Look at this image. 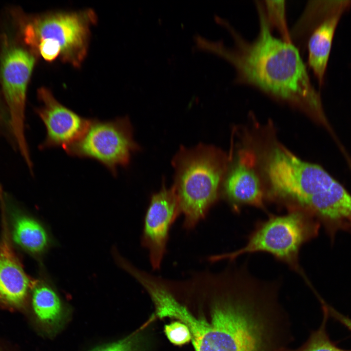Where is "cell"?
<instances>
[{
    "instance_id": "obj_18",
    "label": "cell",
    "mask_w": 351,
    "mask_h": 351,
    "mask_svg": "<svg viewBox=\"0 0 351 351\" xmlns=\"http://www.w3.org/2000/svg\"><path fill=\"white\" fill-rule=\"evenodd\" d=\"M91 351H141L140 340L133 334L118 341L96 348Z\"/></svg>"
},
{
    "instance_id": "obj_9",
    "label": "cell",
    "mask_w": 351,
    "mask_h": 351,
    "mask_svg": "<svg viewBox=\"0 0 351 351\" xmlns=\"http://www.w3.org/2000/svg\"><path fill=\"white\" fill-rule=\"evenodd\" d=\"M180 214L173 186L167 188L164 184L159 191L152 195L144 217L141 243L148 251L153 270L160 268L170 228Z\"/></svg>"
},
{
    "instance_id": "obj_19",
    "label": "cell",
    "mask_w": 351,
    "mask_h": 351,
    "mask_svg": "<svg viewBox=\"0 0 351 351\" xmlns=\"http://www.w3.org/2000/svg\"><path fill=\"white\" fill-rule=\"evenodd\" d=\"M329 313L340 322L351 332V319L339 313L331 307L327 305Z\"/></svg>"
},
{
    "instance_id": "obj_11",
    "label": "cell",
    "mask_w": 351,
    "mask_h": 351,
    "mask_svg": "<svg viewBox=\"0 0 351 351\" xmlns=\"http://www.w3.org/2000/svg\"><path fill=\"white\" fill-rule=\"evenodd\" d=\"M238 156L226 172L222 181L225 198L236 212L244 205L266 211L264 192L255 170L253 156L250 152L242 151Z\"/></svg>"
},
{
    "instance_id": "obj_7",
    "label": "cell",
    "mask_w": 351,
    "mask_h": 351,
    "mask_svg": "<svg viewBox=\"0 0 351 351\" xmlns=\"http://www.w3.org/2000/svg\"><path fill=\"white\" fill-rule=\"evenodd\" d=\"M351 2L311 1L290 31L294 44L300 46L304 41L307 45L308 63L320 85L323 82L335 29Z\"/></svg>"
},
{
    "instance_id": "obj_10",
    "label": "cell",
    "mask_w": 351,
    "mask_h": 351,
    "mask_svg": "<svg viewBox=\"0 0 351 351\" xmlns=\"http://www.w3.org/2000/svg\"><path fill=\"white\" fill-rule=\"evenodd\" d=\"M38 98L42 105L36 109V113L46 129L40 149L58 147L65 149L81 136L91 118L81 117L60 103L46 88L39 89Z\"/></svg>"
},
{
    "instance_id": "obj_13",
    "label": "cell",
    "mask_w": 351,
    "mask_h": 351,
    "mask_svg": "<svg viewBox=\"0 0 351 351\" xmlns=\"http://www.w3.org/2000/svg\"><path fill=\"white\" fill-rule=\"evenodd\" d=\"M32 306L39 320L51 332L63 324L66 312L57 292L42 280L34 281L32 286Z\"/></svg>"
},
{
    "instance_id": "obj_1",
    "label": "cell",
    "mask_w": 351,
    "mask_h": 351,
    "mask_svg": "<svg viewBox=\"0 0 351 351\" xmlns=\"http://www.w3.org/2000/svg\"><path fill=\"white\" fill-rule=\"evenodd\" d=\"M246 265L207 273L202 283L211 297L210 321L190 317L186 325L195 351H287L292 342L280 284L258 280Z\"/></svg>"
},
{
    "instance_id": "obj_15",
    "label": "cell",
    "mask_w": 351,
    "mask_h": 351,
    "mask_svg": "<svg viewBox=\"0 0 351 351\" xmlns=\"http://www.w3.org/2000/svg\"><path fill=\"white\" fill-rule=\"evenodd\" d=\"M267 21L273 30L275 29L284 40L292 42L287 25L284 0L261 1Z\"/></svg>"
},
{
    "instance_id": "obj_4",
    "label": "cell",
    "mask_w": 351,
    "mask_h": 351,
    "mask_svg": "<svg viewBox=\"0 0 351 351\" xmlns=\"http://www.w3.org/2000/svg\"><path fill=\"white\" fill-rule=\"evenodd\" d=\"M320 225L315 218L300 209H289L281 215L269 214L266 219L256 223L243 247L214 255L211 260L233 262L244 254L264 252L286 264L308 283L299 263V252L304 244L316 237Z\"/></svg>"
},
{
    "instance_id": "obj_16",
    "label": "cell",
    "mask_w": 351,
    "mask_h": 351,
    "mask_svg": "<svg viewBox=\"0 0 351 351\" xmlns=\"http://www.w3.org/2000/svg\"><path fill=\"white\" fill-rule=\"evenodd\" d=\"M324 319L320 328L312 332L307 341L295 350L289 349L287 351H351L336 347L329 339L325 330L328 312L326 305L323 302Z\"/></svg>"
},
{
    "instance_id": "obj_8",
    "label": "cell",
    "mask_w": 351,
    "mask_h": 351,
    "mask_svg": "<svg viewBox=\"0 0 351 351\" xmlns=\"http://www.w3.org/2000/svg\"><path fill=\"white\" fill-rule=\"evenodd\" d=\"M35 62L31 52L4 43L0 56V81L16 149L29 168L33 164L25 135V110L27 86Z\"/></svg>"
},
{
    "instance_id": "obj_12",
    "label": "cell",
    "mask_w": 351,
    "mask_h": 351,
    "mask_svg": "<svg viewBox=\"0 0 351 351\" xmlns=\"http://www.w3.org/2000/svg\"><path fill=\"white\" fill-rule=\"evenodd\" d=\"M2 232L0 238V302L20 306L25 301L33 281L24 271L12 245L6 219V210L0 204Z\"/></svg>"
},
{
    "instance_id": "obj_2",
    "label": "cell",
    "mask_w": 351,
    "mask_h": 351,
    "mask_svg": "<svg viewBox=\"0 0 351 351\" xmlns=\"http://www.w3.org/2000/svg\"><path fill=\"white\" fill-rule=\"evenodd\" d=\"M255 6L259 20L256 37L249 41L221 20L220 23L232 36L234 46L214 43L211 45L212 50L233 65L238 83L297 107L326 125L319 95L312 85L299 49L293 42L275 37L261 1H255Z\"/></svg>"
},
{
    "instance_id": "obj_6",
    "label": "cell",
    "mask_w": 351,
    "mask_h": 351,
    "mask_svg": "<svg viewBox=\"0 0 351 351\" xmlns=\"http://www.w3.org/2000/svg\"><path fill=\"white\" fill-rule=\"evenodd\" d=\"M139 149L133 138L128 117L109 120L91 118L81 136L64 150L71 156L96 160L116 176L118 167H126Z\"/></svg>"
},
{
    "instance_id": "obj_5",
    "label": "cell",
    "mask_w": 351,
    "mask_h": 351,
    "mask_svg": "<svg viewBox=\"0 0 351 351\" xmlns=\"http://www.w3.org/2000/svg\"><path fill=\"white\" fill-rule=\"evenodd\" d=\"M97 20L90 9L46 13L29 20L23 30L24 40L46 61L59 58L78 67L87 55L90 27Z\"/></svg>"
},
{
    "instance_id": "obj_14",
    "label": "cell",
    "mask_w": 351,
    "mask_h": 351,
    "mask_svg": "<svg viewBox=\"0 0 351 351\" xmlns=\"http://www.w3.org/2000/svg\"><path fill=\"white\" fill-rule=\"evenodd\" d=\"M12 221L13 239L19 246L34 255L48 249L50 238L44 226L36 219L14 209Z\"/></svg>"
},
{
    "instance_id": "obj_17",
    "label": "cell",
    "mask_w": 351,
    "mask_h": 351,
    "mask_svg": "<svg viewBox=\"0 0 351 351\" xmlns=\"http://www.w3.org/2000/svg\"><path fill=\"white\" fill-rule=\"evenodd\" d=\"M164 332L168 340L176 345L189 343L192 339L188 327L180 321H175L164 326Z\"/></svg>"
},
{
    "instance_id": "obj_3",
    "label": "cell",
    "mask_w": 351,
    "mask_h": 351,
    "mask_svg": "<svg viewBox=\"0 0 351 351\" xmlns=\"http://www.w3.org/2000/svg\"><path fill=\"white\" fill-rule=\"evenodd\" d=\"M173 186L176 193L183 226L194 228L218 198L227 171L226 157L219 149L205 144L181 148L174 157Z\"/></svg>"
}]
</instances>
